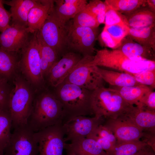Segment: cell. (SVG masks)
I'll return each instance as SVG.
<instances>
[{
    "label": "cell",
    "mask_w": 155,
    "mask_h": 155,
    "mask_svg": "<svg viewBox=\"0 0 155 155\" xmlns=\"http://www.w3.org/2000/svg\"><path fill=\"white\" fill-rule=\"evenodd\" d=\"M64 118L59 100L54 94L44 92L35 96L27 125L36 132L51 126L62 124Z\"/></svg>",
    "instance_id": "6da1fadb"
},
{
    "label": "cell",
    "mask_w": 155,
    "mask_h": 155,
    "mask_svg": "<svg viewBox=\"0 0 155 155\" xmlns=\"http://www.w3.org/2000/svg\"><path fill=\"white\" fill-rule=\"evenodd\" d=\"M9 96V112L13 129L27 125L35 97V91L22 75L18 73L13 81Z\"/></svg>",
    "instance_id": "7a4b0ae2"
},
{
    "label": "cell",
    "mask_w": 155,
    "mask_h": 155,
    "mask_svg": "<svg viewBox=\"0 0 155 155\" xmlns=\"http://www.w3.org/2000/svg\"><path fill=\"white\" fill-rule=\"evenodd\" d=\"M55 88L54 94L63 108V122L75 116L93 115L91 108L92 91L64 82Z\"/></svg>",
    "instance_id": "3957f363"
},
{
    "label": "cell",
    "mask_w": 155,
    "mask_h": 155,
    "mask_svg": "<svg viewBox=\"0 0 155 155\" xmlns=\"http://www.w3.org/2000/svg\"><path fill=\"white\" fill-rule=\"evenodd\" d=\"M133 106L111 87L103 86L92 91L91 108L94 116L104 119H116L125 115Z\"/></svg>",
    "instance_id": "277c9868"
},
{
    "label": "cell",
    "mask_w": 155,
    "mask_h": 155,
    "mask_svg": "<svg viewBox=\"0 0 155 155\" xmlns=\"http://www.w3.org/2000/svg\"><path fill=\"white\" fill-rule=\"evenodd\" d=\"M88 64L91 66L109 68L130 74L155 69V61L133 60L117 49L110 50L105 48L97 50Z\"/></svg>",
    "instance_id": "5b68a950"
},
{
    "label": "cell",
    "mask_w": 155,
    "mask_h": 155,
    "mask_svg": "<svg viewBox=\"0 0 155 155\" xmlns=\"http://www.w3.org/2000/svg\"><path fill=\"white\" fill-rule=\"evenodd\" d=\"M19 69L35 91L43 89L45 81L41 70L36 32L31 34L28 42L21 50Z\"/></svg>",
    "instance_id": "8992f818"
},
{
    "label": "cell",
    "mask_w": 155,
    "mask_h": 155,
    "mask_svg": "<svg viewBox=\"0 0 155 155\" xmlns=\"http://www.w3.org/2000/svg\"><path fill=\"white\" fill-rule=\"evenodd\" d=\"M97 28L76 26L72 22H67L65 25V49L83 56H94L98 34Z\"/></svg>",
    "instance_id": "52a82bcc"
},
{
    "label": "cell",
    "mask_w": 155,
    "mask_h": 155,
    "mask_svg": "<svg viewBox=\"0 0 155 155\" xmlns=\"http://www.w3.org/2000/svg\"><path fill=\"white\" fill-rule=\"evenodd\" d=\"M65 24L57 18L54 6L42 27L36 32L37 37L53 49L59 56L65 49Z\"/></svg>",
    "instance_id": "ba28073f"
},
{
    "label": "cell",
    "mask_w": 155,
    "mask_h": 155,
    "mask_svg": "<svg viewBox=\"0 0 155 155\" xmlns=\"http://www.w3.org/2000/svg\"><path fill=\"white\" fill-rule=\"evenodd\" d=\"M93 57L83 56L63 82L91 91L104 86L101 77L94 70L93 66L89 65Z\"/></svg>",
    "instance_id": "9c48e42d"
},
{
    "label": "cell",
    "mask_w": 155,
    "mask_h": 155,
    "mask_svg": "<svg viewBox=\"0 0 155 155\" xmlns=\"http://www.w3.org/2000/svg\"><path fill=\"white\" fill-rule=\"evenodd\" d=\"M62 124H59L34 132L40 155H63L66 142Z\"/></svg>",
    "instance_id": "30bf717a"
},
{
    "label": "cell",
    "mask_w": 155,
    "mask_h": 155,
    "mask_svg": "<svg viewBox=\"0 0 155 155\" xmlns=\"http://www.w3.org/2000/svg\"><path fill=\"white\" fill-rule=\"evenodd\" d=\"M28 125L14 129L4 154L7 155H38V143Z\"/></svg>",
    "instance_id": "8fae6325"
},
{
    "label": "cell",
    "mask_w": 155,
    "mask_h": 155,
    "mask_svg": "<svg viewBox=\"0 0 155 155\" xmlns=\"http://www.w3.org/2000/svg\"><path fill=\"white\" fill-rule=\"evenodd\" d=\"M105 119L94 116L88 117L79 115L72 117L64 121L62 127L65 135V141H71L78 138L87 137Z\"/></svg>",
    "instance_id": "7c38bea8"
},
{
    "label": "cell",
    "mask_w": 155,
    "mask_h": 155,
    "mask_svg": "<svg viewBox=\"0 0 155 155\" xmlns=\"http://www.w3.org/2000/svg\"><path fill=\"white\" fill-rule=\"evenodd\" d=\"M102 124L112 132L117 142L140 140L143 135L142 130L125 115L105 119Z\"/></svg>",
    "instance_id": "4fadbf2b"
},
{
    "label": "cell",
    "mask_w": 155,
    "mask_h": 155,
    "mask_svg": "<svg viewBox=\"0 0 155 155\" xmlns=\"http://www.w3.org/2000/svg\"><path fill=\"white\" fill-rule=\"evenodd\" d=\"M83 57L79 53L71 51L63 54L45 77L50 85L56 88L61 84Z\"/></svg>",
    "instance_id": "5bb4252c"
},
{
    "label": "cell",
    "mask_w": 155,
    "mask_h": 155,
    "mask_svg": "<svg viewBox=\"0 0 155 155\" xmlns=\"http://www.w3.org/2000/svg\"><path fill=\"white\" fill-rule=\"evenodd\" d=\"M32 34L27 28L10 25L0 34V47L7 51H20Z\"/></svg>",
    "instance_id": "9a60e30c"
},
{
    "label": "cell",
    "mask_w": 155,
    "mask_h": 155,
    "mask_svg": "<svg viewBox=\"0 0 155 155\" xmlns=\"http://www.w3.org/2000/svg\"><path fill=\"white\" fill-rule=\"evenodd\" d=\"M21 50L10 51L0 47V82L9 84L18 74Z\"/></svg>",
    "instance_id": "2e32d148"
},
{
    "label": "cell",
    "mask_w": 155,
    "mask_h": 155,
    "mask_svg": "<svg viewBox=\"0 0 155 155\" xmlns=\"http://www.w3.org/2000/svg\"><path fill=\"white\" fill-rule=\"evenodd\" d=\"M54 6V0H37L28 16L27 28L30 33L37 32L40 29Z\"/></svg>",
    "instance_id": "e0dca14e"
},
{
    "label": "cell",
    "mask_w": 155,
    "mask_h": 155,
    "mask_svg": "<svg viewBox=\"0 0 155 155\" xmlns=\"http://www.w3.org/2000/svg\"><path fill=\"white\" fill-rule=\"evenodd\" d=\"M117 49L133 60L155 61V50L136 42L128 35L122 40Z\"/></svg>",
    "instance_id": "ac0fdd59"
},
{
    "label": "cell",
    "mask_w": 155,
    "mask_h": 155,
    "mask_svg": "<svg viewBox=\"0 0 155 155\" xmlns=\"http://www.w3.org/2000/svg\"><path fill=\"white\" fill-rule=\"evenodd\" d=\"M38 0H3L4 4L10 6L11 25L27 28L29 11Z\"/></svg>",
    "instance_id": "d6986e66"
},
{
    "label": "cell",
    "mask_w": 155,
    "mask_h": 155,
    "mask_svg": "<svg viewBox=\"0 0 155 155\" xmlns=\"http://www.w3.org/2000/svg\"><path fill=\"white\" fill-rule=\"evenodd\" d=\"M125 115L143 132L155 134V111L133 106Z\"/></svg>",
    "instance_id": "ffe728a7"
},
{
    "label": "cell",
    "mask_w": 155,
    "mask_h": 155,
    "mask_svg": "<svg viewBox=\"0 0 155 155\" xmlns=\"http://www.w3.org/2000/svg\"><path fill=\"white\" fill-rule=\"evenodd\" d=\"M69 144L65 143L64 149L66 152L78 155H108L99 144L89 137L74 139Z\"/></svg>",
    "instance_id": "44dd1931"
},
{
    "label": "cell",
    "mask_w": 155,
    "mask_h": 155,
    "mask_svg": "<svg viewBox=\"0 0 155 155\" xmlns=\"http://www.w3.org/2000/svg\"><path fill=\"white\" fill-rule=\"evenodd\" d=\"M54 9L59 20L66 24L83 10L88 3L86 0H55Z\"/></svg>",
    "instance_id": "7402d4cb"
},
{
    "label": "cell",
    "mask_w": 155,
    "mask_h": 155,
    "mask_svg": "<svg viewBox=\"0 0 155 155\" xmlns=\"http://www.w3.org/2000/svg\"><path fill=\"white\" fill-rule=\"evenodd\" d=\"M121 13L125 23L129 28H139L155 24V13L147 5L129 13Z\"/></svg>",
    "instance_id": "603a6c76"
},
{
    "label": "cell",
    "mask_w": 155,
    "mask_h": 155,
    "mask_svg": "<svg viewBox=\"0 0 155 155\" xmlns=\"http://www.w3.org/2000/svg\"><path fill=\"white\" fill-rule=\"evenodd\" d=\"M93 66L94 70L99 74L104 82L110 86L124 87L140 84L129 73L105 69Z\"/></svg>",
    "instance_id": "cb8c5ba5"
},
{
    "label": "cell",
    "mask_w": 155,
    "mask_h": 155,
    "mask_svg": "<svg viewBox=\"0 0 155 155\" xmlns=\"http://www.w3.org/2000/svg\"><path fill=\"white\" fill-rule=\"evenodd\" d=\"M110 87L117 90L129 104L138 106H141L143 100L152 90L151 88L141 84L122 87L111 86Z\"/></svg>",
    "instance_id": "d4e9b609"
},
{
    "label": "cell",
    "mask_w": 155,
    "mask_h": 155,
    "mask_svg": "<svg viewBox=\"0 0 155 155\" xmlns=\"http://www.w3.org/2000/svg\"><path fill=\"white\" fill-rule=\"evenodd\" d=\"M141 45L155 50V24L139 28L129 27L127 35Z\"/></svg>",
    "instance_id": "484cf974"
},
{
    "label": "cell",
    "mask_w": 155,
    "mask_h": 155,
    "mask_svg": "<svg viewBox=\"0 0 155 155\" xmlns=\"http://www.w3.org/2000/svg\"><path fill=\"white\" fill-rule=\"evenodd\" d=\"M36 37L39 48L41 70L45 79L49 70L59 60V55L53 49Z\"/></svg>",
    "instance_id": "4316f807"
},
{
    "label": "cell",
    "mask_w": 155,
    "mask_h": 155,
    "mask_svg": "<svg viewBox=\"0 0 155 155\" xmlns=\"http://www.w3.org/2000/svg\"><path fill=\"white\" fill-rule=\"evenodd\" d=\"M11 128L12 120L9 112L0 111V154L2 155L9 143Z\"/></svg>",
    "instance_id": "83f0119b"
},
{
    "label": "cell",
    "mask_w": 155,
    "mask_h": 155,
    "mask_svg": "<svg viewBox=\"0 0 155 155\" xmlns=\"http://www.w3.org/2000/svg\"><path fill=\"white\" fill-rule=\"evenodd\" d=\"M148 146L142 140L117 142L108 155H133Z\"/></svg>",
    "instance_id": "f1b7e54d"
},
{
    "label": "cell",
    "mask_w": 155,
    "mask_h": 155,
    "mask_svg": "<svg viewBox=\"0 0 155 155\" xmlns=\"http://www.w3.org/2000/svg\"><path fill=\"white\" fill-rule=\"evenodd\" d=\"M147 0H106L104 1L109 7L121 13L131 12L147 5Z\"/></svg>",
    "instance_id": "f546056e"
},
{
    "label": "cell",
    "mask_w": 155,
    "mask_h": 155,
    "mask_svg": "<svg viewBox=\"0 0 155 155\" xmlns=\"http://www.w3.org/2000/svg\"><path fill=\"white\" fill-rule=\"evenodd\" d=\"M107 5L99 0H92L88 3L84 9L96 19L100 25L104 24Z\"/></svg>",
    "instance_id": "4dcf8cb0"
},
{
    "label": "cell",
    "mask_w": 155,
    "mask_h": 155,
    "mask_svg": "<svg viewBox=\"0 0 155 155\" xmlns=\"http://www.w3.org/2000/svg\"><path fill=\"white\" fill-rule=\"evenodd\" d=\"M72 22L74 26L80 27L97 28L100 25L96 18L84 9L74 17Z\"/></svg>",
    "instance_id": "1f68e13d"
},
{
    "label": "cell",
    "mask_w": 155,
    "mask_h": 155,
    "mask_svg": "<svg viewBox=\"0 0 155 155\" xmlns=\"http://www.w3.org/2000/svg\"><path fill=\"white\" fill-rule=\"evenodd\" d=\"M115 40L121 43L127 35L129 27L126 24H118L105 26L104 28Z\"/></svg>",
    "instance_id": "d6a6232c"
},
{
    "label": "cell",
    "mask_w": 155,
    "mask_h": 155,
    "mask_svg": "<svg viewBox=\"0 0 155 155\" xmlns=\"http://www.w3.org/2000/svg\"><path fill=\"white\" fill-rule=\"evenodd\" d=\"M140 84L148 86L152 89L155 88V69L147 70L131 74Z\"/></svg>",
    "instance_id": "836d02e7"
},
{
    "label": "cell",
    "mask_w": 155,
    "mask_h": 155,
    "mask_svg": "<svg viewBox=\"0 0 155 155\" xmlns=\"http://www.w3.org/2000/svg\"><path fill=\"white\" fill-rule=\"evenodd\" d=\"M9 84L0 82V111H9V96L12 89Z\"/></svg>",
    "instance_id": "e575fe53"
},
{
    "label": "cell",
    "mask_w": 155,
    "mask_h": 155,
    "mask_svg": "<svg viewBox=\"0 0 155 155\" xmlns=\"http://www.w3.org/2000/svg\"><path fill=\"white\" fill-rule=\"evenodd\" d=\"M118 24H126L122 14L107 5L105 18V26Z\"/></svg>",
    "instance_id": "d590c367"
},
{
    "label": "cell",
    "mask_w": 155,
    "mask_h": 155,
    "mask_svg": "<svg viewBox=\"0 0 155 155\" xmlns=\"http://www.w3.org/2000/svg\"><path fill=\"white\" fill-rule=\"evenodd\" d=\"M90 134L108 140L114 145L117 142L116 138L113 133L102 124L99 125Z\"/></svg>",
    "instance_id": "8d00e7d4"
},
{
    "label": "cell",
    "mask_w": 155,
    "mask_h": 155,
    "mask_svg": "<svg viewBox=\"0 0 155 155\" xmlns=\"http://www.w3.org/2000/svg\"><path fill=\"white\" fill-rule=\"evenodd\" d=\"M3 0H0V32H1L9 26L11 14L4 8Z\"/></svg>",
    "instance_id": "74e56055"
},
{
    "label": "cell",
    "mask_w": 155,
    "mask_h": 155,
    "mask_svg": "<svg viewBox=\"0 0 155 155\" xmlns=\"http://www.w3.org/2000/svg\"><path fill=\"white\" fill-rule=\"evenodd\" d=\"M100 38L104 45L113 49H117L121 43L114 39L104 29L100 34Z\"/></svg>",
    "instance_id": "f35d334b"
},
{
    "label": "cell",
    "mask_w": 155,
    "mask_h": 155,
    "mask_svg": "<svg viewBox=\"0 0 155 155\" xmlns=\"http://www.w3.org/2000/svg\"><path fill=\"white\" fill-rule=\"evenodd\" d=\"M139 107L155 111V92L151 91L144 98Z\"/></svg>",
    "instance_id": "ab89813d"
},
{
    "label": "cell",
    "mask_w": 155,
    "mask_h": 155,
    "mask_svg": "<svg viewBox=\"0 0 155 155\" xmlns=\"http://www.w3.org/2000/svg\"><path fill=\"white\" fill-rule=\"evenodd\" d=\"M143 133L142 140L146 142L155 152V134L143 132Z\"/></svg>",
    "instance_id": "60d3db41"
},
{
    "label": "cell",
    "mask_w": 155,
    "mask_h": 155,
    "mask_svg": "<svg viewBox=\"0 0 155 155\" xmlns=\"http://www.w3.org/2000/svg\"><path fill=\"white\" fill-rule=\"evenodd\" d=\"M146 4L149 9L153 12L155 13V0H147Z\"/></svg>",
    "instance_id": "b9f144b4"
},
{
    "label": "cell",
    "mask_w": 155,
    "mask_h": 155,
    "mask_svg": "<svg viewBox=\"0 0 155 155\" xmlns=\"http://www.w3.org/2000/svg\"><path fill=\"white\" fill-rule=\"evenodd\" d=\"M151 148L148 145L133 155H144Z\"/></svg>",
    "instance_id": "7bdbcfd3"
},
{
    "label": "cell",
    "mask_w": 155,
    "mask_h": 155,
    "mask_svg": "<svg viewBox=\"0 0 155 155\" xmlns=\"http://www.w3.org/2000/svg\"><path fill=\"white\" fill-rule=\"evenodd\" d=\"M144 155H155V152L151 148Z\"/></svg>",
    "instance_id": "ee69618b"
},
{
    "label": "cell",
    "mask_w": 155,
    "mask_h": 155,
    "mask_svg": "<svg viewBox=\"0 0 155 155\" xmlns=\"http://www.w3.org/2000/svg\"><path fill=\"white\" fill-rule=\"evenodd\" d=\"M67 155H78L73 152H67Z\"/></svg>",
    "instance_id": "f6af8a7d"
},
{
    "label": "cell",
    "mask_w": 155,
    "mask_h": 155,
    "mask_svg": "<svg viewBox=\"0 0 155 155\" xmlns=\"http://www.w3.org/2000/svg\"><path fill=\"white\" fill-rule=\"evenodd\" d=\"M0 155H2L1 154H0ZM7 155L5 154H4V155Z\"/></svg>",
    "instance_id": "bcb514c9"
}]
</instances>
